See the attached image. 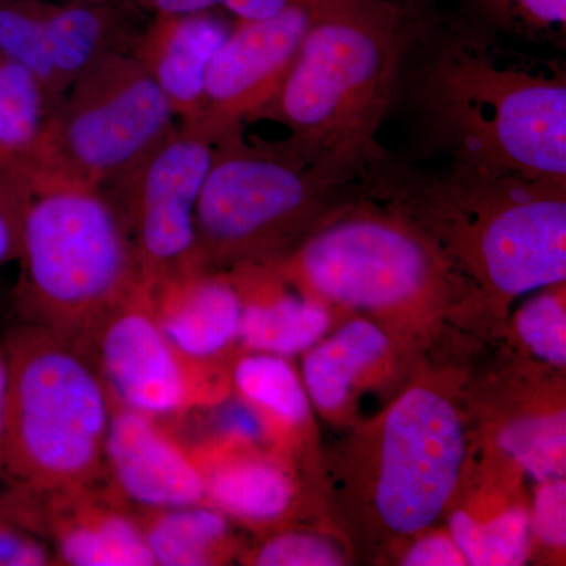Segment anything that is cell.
I'll return each mask as SVG.
<instances>
[{
	"instance_id": "e575fe53",
	"label": "cell",
	"mask_w": 566,
	"mask_h": 566,
	"mask_svg": "<svg viewBox=\"0 0 566 566\" xmlns=\"http://www.w3.org/2000/svg\"><path fill=\"white\" fill-rule=\"evenodd\" d=\"M390 2L403 11L406 17L415 20V18L423 17L428 11L434 10L436 7L444 3V0H390Z\"/></svg>"
},
{
	"instance_id": "30bf717a",
	"label": "cell",
	"mask_w": 566,
	"mask_h": 566,
	"mask_svg": "<svg viewBox=\"0 0 566 566\" xmlns=\"http://www.w3.org/2000/svg\"><path fill=\"white\" fill-rule=\"evenodd\" d=\"M214 147L202 126L177 123L132 170L102 189L125 222L151 290L200 273L196 211Z\"/></svg>"
},
{
	"instance_id": "4fadbf2b",
	"label": "cell",
	"mask_w": 566,
	"mask_h": 566,
	"mask_svg": "<svg viewBox=\"0 0 566 566\" xmlns=\"http://www.w3.org/2000/svg\"><path fill=\"white\" fill-rule=\"evenodd\" d=\"M0 510L46 542L57 565H155L136 512L107 480L52 491L6 483Z\"/></svg>"
},
{
	"instance_id": "d6a6232c",
	"label": "cell",
	"mask_w": 566,
	"mask_h": 566,
	"mask_svg": "<svg viewBox=\"0 0 566 566\" xmlns=\"http://www.w3.org/2000/svg\"><path fill=\"white\" fill-rule=\"evenodd\" d=\"M219 9L232 14L233 20L253 21L273 17L286 0H218Z\"/></svg>"
},
{
	"instance_id": "484cf974",
	"label": "cell",
	"mask_w": 566,
	"mask_h": 566,
	"mask_svg": "<svg viewBox=\"0 0 566 566\" xmlns=\"http://www.w3.org/2000/svg\"><path fill=\"white\" fill-rule=\"evenodd\" d=\"M516 329L524 345L536 357L565 367L566 314L560 293L549 290L527 301L517 312Z\"/></svg>"
},
{
	"instance_id": "7a4b0ae2",
	"label": "cell",
	"mask_w": 566,
	"mask_h": 566,
	"mask_svg": "<svg viewBox=\"0 0 566 566\" xmlns=\"http://www.w3.org/2000/svg\"><path fill=\"white\" fill-rule=\"evenodd\" d=\"M363 189L405 216L475 289L510 300L566 279V182L387 151Z\"/></svg>"
},
{
	"instance_id": "44dd1931",
	"label": "cell",
	"mask_w": 566,
	"mask_h": 566,
	"mask_svg": "<svg viewBox=\"0 0 566 566\" xmlns=\"http://www.w3.org/2000/svg\"><path fill=\"white\" fill-rule=\"evenodd\" d=\"M329 327V311L314 297L283 293L243 297L240 342L252 352L294 356L318 344Z\"/></svg>"
},
{
	"instance_id": "ac0fdd59",
	"label": "cell",
	"mask_w": 566,
	"mask_h": 566,
	"mask_svg": "<svg viewBox=\"0 0 566 566\" xmlns=\"http://www.w3.org/2000/svg\"><path fill=\"white\" fill-rule=\"evenodd\" d=\"M191 450L202 472L205 504L249 524L281 520L294 501V483L277 460L251 446L212 444Z\"/></svg>"
},
{
	"instance_id": "83f0119b",
	"label": "cell",
	"mask_w": 566,
	"mask_h": 566,
	"mask_svg": "<svg viewBox=\"0 0 566 566\" xmlns=\"http://www.w3.org/2000/svg\"><path fill=\"white\" fill-rule=\"evenodd\" d=\"M256 566H335L344 565L338 547L314 534H282L268 539L249 556Z\"/></svg>"
},
{
	"instance_id": "7c38bea8",
	"label": "cell",
	"mask_w": 566,
	"mask_h": 566,
	"mask_svg": "<svg viewBox=\"0 0 566 566\" xmlns=\"http://www.w3.org/2000/svg\"><path fill=\"white\" fill-rule=\"evenodd\" d=\"M112 403L161 419L203 403L199 371L167 340L153 307V290L142 286L93 333L87 349Z\"/></svg>"
},
{
	"instance_id": "d6986e66",
	"label": "cell",
	"mask_w": 566,
	"mask_h": 566,
	"mask_svg": "<svg viewBox=\"0 0 566 566\" xmlns=\"http://www.w3.org/2000/svg\"><path fill=\"white\" fill-rule=\"evenodd\" d=\"M307 352L303 365L305 392L319 411L335 415L348 403L359 379L385 359L389 338L376 324L354 319Z\"/></svg>"
},
{
	"instance_id": "7402d4cb",
	"label": "cell",
	"mask_w": 566,
	"mask_h": 566,
	"mask_svg": "<svg viewBox=\"0 0 566 566\" xmlns=\"http://www.w3.org/2000/svg\"><path fill=\"white\" fill-rule=\"evenodd\" d=\"M450 9L512 43L566 44V0H453Z\"/></svg>"
},
{
	"instance_id": "5b68a950",
	"label": "cell",
	"mask_w": 566,
	"mask_h": 566,
	"mask_svg": "<svg viewBox=\"0 0 566 566\" xmlns=\"http://www.w3.org/2000/svg\"><path fill=\"white\" fill-rule=\"evenodd\" d=\"M3 335L9 392L0 479L39 491L106 480L112 401L91 354L18 318Z\"/></svg>"
},
{
	"instance_id": "4dcf8cb0",
	"label": "cell",
	"mask_w": 566,
	"mask_h": 566,
	"mask_svg": "<svg viewBox=\"0 0 566 566\" xmlns=\"http://www.w3.org/2000/svg\"><path fill=\"white\" fill-rule=\"evenodd\" d=\"M403 565L409 566H458L468 565L452 536L427 535L417 539L408 551Z\"/></svg>"
},
{
	"instance_id": "277c9868",
	"label": "cell",
	"mask_w": 566,
	"mask_h": 566,
	"mask_svg": "<svg viewBox=\"0 0 566 566\" xmlns=\"http://www.w3.org/2000/svg\"><path fill=\"white\" fill-rule=\"evenodd\" d=\"M360 170L285 137L221 134L196 211L200 273L279 266L363 191Z\"/></svg>"
},
{
	"instance_id": "e0dca14e",
	"label": "cell",
	"mask_w": 566,
	"mask_h": 566,
	"mask_svg": "<svg viewBox=\"0 0 566 566\" xmlns=\"http://www.w3.org/2000/svg\"><path fill=\"white\" fill-rule=\"evenodd\" d=\"M156 319L186 359L207 365L240 340L243 297L230 277L196 273L153 290Z\"/></svg>"
},
{
	"instance_id": "ba28073f",
	"label": "cell",
	"mask_w": 566,
	"mask_h": 566,
	"mask_svg": "<svg viewBox=\"0 0 566 566\" xmlns=\"http://www.w3.org/2000/svg\"><path fill=\"white\" fill-rule=\"evenodd\" d=\"M175 125L172 107L139 59L132 51H112L81 71L31 150L14 161L33 189H103Z\"/></svg>"
},
{
	"instance_id": "f1b7e54d",
	"label": "cell",
	"mask_w": 566,
	"mask_h": 566,
	"mask_svg": "<svg viewBox=\"0 0 566 566\" xmlns=\"http://www.w3.org/2000/svg\"><path fill=\"white\" fill-rule=\"evenodd\" d=\"M57 565L46 542L0 510V566Z\"/></svg>"
},
{
	"instance_id": "ffe728a7",
	"label": "cell",
	"mask_w": 566,
	"mask_h": 566,
	"mask_svg": "<svg viewBox=\"0 0 566 566\" xmlns=\"http://www.w3.org/2000/svg\"><path fill=\"white\" fill-rule=\"evenodd\" d=\"M136 515L155 565H221L232 556L229 517L214 506L137 509Z\"/></svg>"
},
{
	"instance_id": "9c48e42d",
	"label": "cell",
	"mask_w": 566,
	"mask_h": 566,
	"mask_svg": "<svg viewBox=\"0 0 566 566\" xmlns=\"http://www.w3.org/2000/svg\"><path fill=\"white\" fill-rule=\"evenodd\" d=\"M376 438L370 501L389 534L433 526L460 483L465 460L455 406L427 387L401 395L382 416Z\"/></svg>"
},
{
	"instance_id": "d4e9b609",
	"label": "cell",
	"mask_w": 566,
	"mask_h": 566,
	"mask_svg": "<svg viewBox=\"0 0 566 566\" xmlns=\"http://www.w3.org/2000/svg\"><path fill=\"white\" fill-rule=\"evenodd\" d=\"M502 446L538 482L564 479L565 416L528 417L506 428Z\"/></svg>"
},
{
	"instance_id": "cb8c5ba5",
	"label": "cell",
	"mask_w": 566,
	"mask_h": 566,
	"mask_svg": "<svg viewBox=\"0 0 566 566\" xmlns=\"http://www.w3.org/2000/svg\"><path fill=\"white\" fill-rule=\"evenodd\" d=\"M450 532L468 565H521L531 547V517L516 505L486 520L458 510L450 517Z\"/></svg>"
},
{
	"instance_id": "5bb4252c",
	"label": "cell",
	"mask_w": 566,
	"mask_h": 566,
	"mask_svg": "<svg viewBox=\"0 0 566 566\" xmlns=\"http://www.w3.org/2000/svg\"><path fill=\"white\" fill-rule=\"evenodd\" d=\"M315 6L316 0H286L273 17L233 20L208 70L203 114L196 125L218 140L229 129L252 122L292 70Z\"/></svg>"
},
{
	"instance_id": "8992f818",
	"label": "cell",
	"mask_w": 566,
	"mask_h": 566,
	"mask_svg": "<svg viewBox=\"0 0 566 566\" xmlns=\"http://www.w3.org/2000/svg\"><path fill=\"white\" fill-rule=\"evenodd\" d=\"M18 262L17 318L84 349L99 323L147 285L125 222L102 189H33Z\"/></svg>"
},
{
	"instance_id": "836d02e7",
	"label": "cell",
	"mask_w": 566,
	"mask_h": 566,
	"mask_svg": "<svg viewBox=\"0 0 566 566\" xmlns=\"http://www.w3.org/2000/svg\"><path fill=\"white\" fill-rule=\"evenodd\" d=\"M7 392H9V353H7L6 335L3 329H0V455H2Z\"/></svg>"
},
{
	"instance_id": "6da1fadb",
	"label": "cell",
	"mask_w": 566,
	"mask_h": 566,
	"mask_svg": "<svg viewBox=\"0 0 566 566\" xmlns=\"http://www.w3.org/2000/svg\"><path fill=\"white\" fill-rule=\"evenodd\" d=\"M444 3L409 22L394 112L419 158L566 182V66Z\"/></svg>"
},
{
	"instance_id": "603a6c76",
	"label": "cell",
	"mask_w": 566,
	"mask_h": 566,
	"mask_svg": "<svg viewBox=\"0 0 566 566\" xmlns=\"http://www.w3.org/2000/svg\"><path fill=\"white\" fill-rule=\"evenodd\" d=\"M233 386L245 403L255 408L266 423L300 424L311 412L308 395L292 365L270 353L249 354L233 368Z\"/></svg>"
},
{
	"instance_id": "52a82bcc",
	"label": "cell",
	"mask_w": 566,
	"mask_h": 566,
	"mask_svg": "<svg viewBox=\"0 0 566 566\" xmlns=\"http://www.w3.org/2000/svg\"><path fill=\"white\" fill-rule=\"evenodd\" d=\"M274 270L305 296L382 314L431 307L474 286L415 223L364 191Z\"/></svg>"
},
{
	"instance_id": "f546056e",
	"label": "cell",
	"mask_w": 566,
	"mask_h": 566,
	"mask_svg": "<svg viewBox=\"0 0 566 566\" xmlns=\"http://www.w3.org/2000/svg\"><path fill=\"white\" fill-rule=\"evenodd\" d=\"M565 480L543 482L535 495L531 528L549 547H564L566 539Z\"/></svg>"
},
{
	"instance_id": "4316f807",
	"label": "cell",
	"mask_w": 566,
	"mask_h": 566,
	"mask_svg": "<svg viewBox=\"0 0 566 566\" xmlns=\"http://www.w3.org/2000/svg\"><path fill=\"white\" fill-rule=\"evenodd\" d=\"M33 186L14 159L0 161V270L18 262L22 222L31 202Z\"/></svg>"
},
{
	"instance_id": "8fae6325",
	"label": "cell",
	"mask_w": 566,
	"mask_h": 566,
	"mask_svg": "<svg viewBox=\"0 0 566 566\" xmlns=\"http://www.w3.org/2000/svg\"><path fill=\"white\" fill-rule=\"evenodd\" d=\"M139 32L117 0H0V54L40 81L50 112L82 70L132 51Z\"/></svg>"
},
{
	"instance_id": "1f68e13d",
	"label": "cell",
	"mask_w": 566,
	"mask_h": 566,
	"mask_svg": "<svg viewBox=\"0 0 566 566\" xmlns=\"http://www.w3.org/2000/svg\"><path fill=\"white\" fill-rule=\"evenodd\" d=\"M153 17H185L219 9L218 0H132Z\"/></svg>"
},
{
	"instance_id": "2e32d148",
	"label": "cell",
	"mask_w": 566,
	"mask_h": 566,
	"mask_svg": "<svg viewBox=\"0 0 566 566\" xmlns=\"http://www.w3.org/2000/svg\"><path fill=\"white\" fill-rule=\"evenodd\" d=\"M232 24L216 10L153 17L134 41L133 54L151 74L180 123L191 125L202 118L208 70Z\"/></svg>"
},
{
	"instance_id": "9a60e30c",
	"label": "cell",
	"mask_w": 566,
	"mask_h": 566,
	"mask_svg": "<svg viewBox=\"0 0 566 566\" xmlns=\"http://www.w3.org/2000/svg\"><path fill=\"white\" fill-rule=\"evenodd\" d=\"M156 417L112 403L104 472L112 490L136 509L205 504L202 472Z\"/></svg>"
},
{
	"instance_id": "3957f363",
	"label": "cell",
	"mask_w": 566,
	"mask_h": 566,
	"mask_svg": "<svg viewBox=\"0 0 566 566\" xmlns=\"http://www.w3.org/2000/svg\"><path fill=\"white\" fill-rule=\"evenodd\" d=\"M409 22L390 0H316L290 73L252 122L277 123L290 139L354 169L387 150Z\"/></svg>"
}]
</instances>
